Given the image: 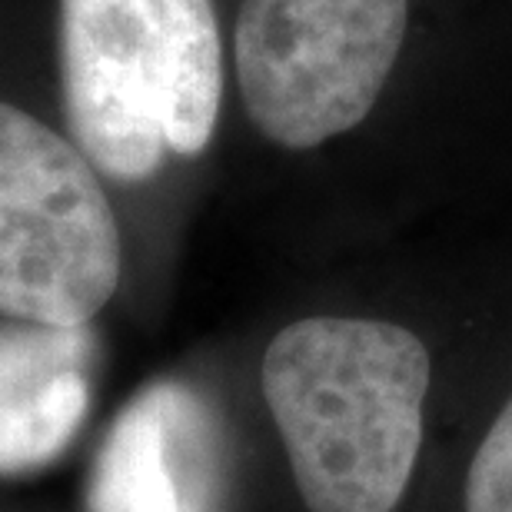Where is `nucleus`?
I'll return each mask as SVG.
<instances>
[{
  "mask_svg": "<svg viewBox=\"0 0 512 512\" xmlns=\"http://www.w3.org/2000/svg\"><path fill=\"white\" fill-rule=\"evenodd\" d=\"M429 353L386 320L310 316L273 336L263 396L310 512H393L423 446Z\"/></svg>",
  "mask_w": 512,
  "mask_h": 512,
  "instance_id": "nucleus-1",
  "label": "nucleus"
},
{
  "mask_svg": "<svg viewBox=\"0 0 512 512\" xmlns=\"http://www.w3.org/2000/svg\"><path fill=\"white\" fill-rule=\"evenodd\" d=\"M60 80L70 137L120 183L210 147L223 47L210 0H60Z\"/></svg>",
  "mask_w": 512,
  "mask_h": 512,
  "instance_id": "nucleus-2",
  "label": "nucleus"
},
{
  "mask_svg": "<svg viewBox=\"0 0 512 512\" xmlns=\"http://www.w3.org/2000/svg\"><path fill=\"white\" fill-rule=\"evenodd\" d=\"M74 137L0 100V316L84 326L120 286V227Z\"/></svg>",
  "mask_w": 512,
  "mask_h": 512,
  "instance_id": "nucleus-3",
  "label": "nucleus"
},
{
  "mask_svg": "<svg viewBox=\"0 0 512 512\" xmlns=\"http://www.w3.org/2000/svg\"><path fill=\"white\" fill-rule=\"evenodd\" d=\"M409 24V0H243L237 80L266 140L310 150L363 124Z\"/></svg>",
  "mask_w": 512,
  "mask_h": 512,
  "instance_id": "nucleus-4",
  "label": "nucleus"
},
{
  "mask_svg": "<svg viewBox=\"0 0 512 512\" xmlns=\"http://www.w3.org/2000/svg\"><path fill=\"white\" fill-rule=\"evenodd\" d=\"M223 436L197 389L160 380L120 409L87 486V512H220Z\"/></svg>",
  "mask_w": 512,
  "mask_h": 512,
  "instance_id": "nucleus-5",
  "label": "nucleus"
},
{
  "mask_svg": "<svg viewBox=\"0 0 512 512\" xmlns=\"http://www.w3.org/2000/svg\"><path fill=\"white\" fill-rule=\"evenodd\" d=\"M97 333L84 326H0V476L50 466L90 413Z\"/></svg>",
  "mask_w": 512,
  "mask_h": 512,
  "instance_id": "nucleus-6",
  "label": "nucleus"
},
{
  "mask_svg": "<svg viewBox=\"0 0 512 512\" xmlns=\"http://www.w3.org/2000/svg\"><path fill=\"white\" fill-rule=\"evenodd\" d=\"M466 512H512V399L489 426L469 466Z\"/></svg>",
  "mask_w": 512,
  "mask_h": 512,
  "instance_id": "nucleus-7",
  "label": "nucleus"
}]
</instances>
